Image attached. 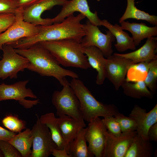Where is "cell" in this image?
<instances>
[{"mask_svg": "<svg viewBox=\"0 0 157 157\" xmlns=\"http://www.w3.org/2000/svg\"><path fill=\"white\" fill-rule=\"evenodd\" d=\"M85 17L81 13L76 16L73 14L59 23L39 25V31L36 35L13 42L11 45L15 49H23L45 41L71 39L81 42L85 35L84 24L81 22Z\"/></svg>", "mask_w": 157, "mask_h": 157, "instance_id": "cell-1", "label": "cell"}, {"mask_svg": "<svg viewBox=\"0 0 157 157\" xmlns=\"http://www.w3.org/2000/svg\"><path fill=\"white\" fill-rule=\"evenodd\" d=\"M17 53L27 58L29 64L27 69L42 76L53 77L63 86L64 78L67 76L78 78L73 71L62 67L55 57L39 43L26 49H14Z\"/></svg>", "mask_w": 157, "mask_h": 157, "instance_id": "cell-2", "label": "cell"}, {"mask_svg": "<svg viewBox=\"0 0 157 157\" xmlns=\"http://www.w3.org/2000/svg\"><path fill=\"white\" fill-rule=\"evenodd\" d=\"M65 67L86 69L91 67L81 42L71 39L39 42Z\"/></svg>", "mask_w": 157, "mask_h": 157, "instance_id": "cell-3", "label": "cell"}, {"mask_svg": "<svg viewBox=\"0 0 157 157\" xmlns=\"http://www.w3.org/2000/svg\"><path fill=\"white\" fill-rule=\"evenodd\" d=\"M69 84L79 101L84 120L89 122L96 117L114 116L119 112L114 104H104L97 100L78 78H72Z\"/></svg>", "mask_w": 157, "mask_h": 157, "instance_id": "cell-4", "label": "cell"}, {"mask_svg": "<svg viewBox=\"0 0 157 157\" xmlns=\"http://www.w3.org/2000/svg\"><path fill=\"white\" fill-rule=\"evenodd\" d=\"M63 86L61 90L54 91L52 95V103L56 109L57 116L67 115L76 119H83L79 101L65 77Z\"/></svg>", "mask_w": 157, "mask_h": 157, "instance_id": "cell-5", "label": "cell"}, {"mask_svg": "<svg viewBox=\"0 0 157 157\" xmlns=\"http://www.w3.org/2000/svg\"><path fill=\"white\" fill-rule=\"evenodd\" d=\"M1 50L3 54L0 60V79H17L18 72L27 68L29 60L17 53L10 44L3 45Z\"/></svg>", "mask_w": 157, "mask_h": 157, "instance_id": "cell-6", "label": "cell"}, {"mask_svg": "<svg viewBox=\"0 0 157 157\" xmlns=\"http://www.w3.org/2000/svg\"><path fill=\"white\" fill-rule=\"evenodd\" d=\"M84 28L85 35L81 42L83 47H96L107 58L112 54V44L115 38L109 31H106V34L103 33L97 26L92 24L88 20L84 24Z\"/></svg>", "mask_w": 157, "mask_h": 157, "instance_id": "cell-7", "label": "cell"}, {"mask_svg": "<svg viewBox=\"0 0 157 157\" xmlns=\"http://www.w3.org/2000/svg\"><path fill=\"white\" fill-rule=\"evenodd\" d=\"M24 10L20 8L15 14L14 23L6 30L0 33V49L3 45L22 39L36 35L39 30L36 26L25 21L23 18Z\"/></svg>", "mask_w": 157, "mask_h": 157, "instance_id": "cell-8", "label": "cell"}, {"mask_svg": "<svg viewBox=\"0 0 157 157\" xmlns=\"http://www.w3.org/2000/svg\"><path fill=\"white\" fill-rule=\"evenodd\" d=\"M29 80L20 81L10 85L4 83L0 84V101L8 100L18 101L24 108H28L40 103L39 100H27L26 97L36 99L37 97L26 85Z\"/></svg>", "mask_w": 157, "mask_h": 157, "instance_id": "cell-9", "label": "cell"}, {"mask_svg": "<svg viewBox=\"0 0 157 157\" xmlns=\"http://www.w3.org/2000/svg\"><path fill=\"white\" fill-rule=\"evenodd\" d=\"M37 119L31 130L33 136L32 149L31 157H48L53 148L57 146L53 141L49 129Z\"/></svg>", "mask_w": 157, "mask_h": 157, "instance_id": "cell-10", "label": "cell"}, {"mask_svg": "<svg viewBox=\"0 0 157 157\" xmlns=\"http://www.w3.org/2000/svg\"><path fill=\"white\" fill-rule=\"evenodd\" d=\"M99 117L91 120L86 128L85 137L88 143V151L96 157H103L104 152L105 135L107 130Z\"/></svg>", "mask_w": 157, "mask_h": 157, "instance_id": "cell-11", "label": "cell"}, {"mask_svg": "<svg viewBox=\"0 0 157 157\" xmlns=\"http://www.w3.org/2000/svg\"><path fill=\"white\" fill-rule=\"evenodd\" d=\"M133 63L131 60L115 53L107 58L105 67L106 78L118 90L125 81V77L130 66Z\"/></svg>", "mask_w": 157, "mask_h": 157, "instance_id": "cell-12", "label": "cell"}, {"mask_svg": "<svg viewBox=\"0 0 157 157\" xmlns=\"http://www.w3.org/2000/svg\"><path fill=\"white\" fill-rule=\"evenodd\" d=\"M137 133L134 131L122 133L120 136H116L106 130L103 157H124Z\"/></svg>", "mask_w": 157, "mask_h": 157, "instance_id": "cell-13", "label": "cell"}, {"mask_svg": "<svg viewBox=\"0 0 157 157\" xmlns=\"http://www.w3.org/2000/svg\"><path fill=\"white\" fill-rule=\"evenodd\" d=\"M59 13L54 18H52L53 23L61 22L67 17L78 12L87 17L91 23L97 26H101V20L98 16L97 12H92L87 0H68L62 6Z\"/></svg>", "mask_w": 157, "mask_h": 157, "instance_id": "cell-14", "label": "cell"}, {"mask_svg": "<svg viewBox=\"0 0 157 157\" xmlns=\"http://www.w3.org/2000/svg\"><path fill=\"white\" fill-rule=\"evenodd\" d=\"M68 0H41L24 10V20L36 26L51 24H53L52 18H42V13L55 6H63Z\"/></svg>", "mask_w": 157, "mask_h": 157, "instance_id": "cell-15", "label": "cell"}, {"mask_svg": "<svg viewBox=\"0 0 157 157\" xmlns=\"http://www.w3.org/2000/svg\"><path fill=\"white\" fill-rule=\"evenodd\" d=\"M129 116L133 119L136 122L137 134L148 140L147 133L149 129L157 123V104L148 112H147L146 109L135 105Z\"/></svg>", "mask_w": 157, "mask_h": 157, "instance_id": "cell-16", "label": "cell"}, {"mask_svg": "<svg viewBox=\"0 0 157 157\" xmlns=\"http://www.w3.org/2000/svg\"><path fill=\"white\" fill-rule=\"evenodd\" d=\"M157 38L151 37L147 38L145 44L138 50L128 53H117L119 56L131 60L133 63L149 62L157 59Z\"/></svg>", "mask_w": 157, "mask_h": 157, "instance_id": "cell-17", "label": "cell"}, {"mask_svg": "<svg viewBox=\"0 0 157 157\" xmlns=\"http://www.w3.org/2000/svg\"><path fill=\"white\" fill-rule=\"evenodd\" d=\"M83 49L91 67L97 72L96 83L98 85L102 84L106 78L105 67L107 59L104 58L101 50L96 47H83Z\"/></svg>", "mask_w": 157, "mask_h": 157, "instance_id": "cell-18", "label": "cell"}, {"mask_svg": "<svg viewBox=\"0 0 157 157\" xmlns=\"http://www.w3.org/2000/svg\"><path fill=\"white\" fill-rule=\"evenodd\" d=\"M100 24L107 28L116 38L117 42L114 46L118 51L122 52L128 49H136L132 38L123 31L121 26L117 24L113 25L106 19L101 20Z\"/></svg>", "mask_w": 157, "mask_h": 157, "instance_id": "cell-19", "label": "cell"}, {"mask_svg": "<svg viewBox=\"0 0 157 157\" xmlns=\"http://www.w3.org/2000/svg\"><path fill=\"white\" fill-rule=\"evenodd\" d=\"M120 23L123 30H127L131 33L136 46H138L144 39L157 35V26L149 27L143 23H130L125 20Z\"/></svg>", "mask_w": 157, "mask_h": 157, "instance_id": "cell-20", "label": "cell"}, {"mask_svg": "<svg viewBox=\"0 0 157 157\" xmlns=\"http://www.w3.org/2000/svg\"><path fill=\"white\" fill-rule=\"evenodd\" d=\"M58 121L63 137L68 145L86 126L83 119H76L67 115L59 117Z\"/></svg>", "mask_w": 157, "mask_h": 157, "instance_id": "cell-21", "label": "cell"}, {"mask_svg": "<svg viewBox=\"0 0 157 157\" xmlns=\"http://www.w3.org/2000/svg\"><path fill=\"white\" fill-rule=\"evenodd\" d=\"M39 119L40 121L49 129L52 138L57 146V149H65L67 151L68 145L62 136L58 118L56 117L53 113H50L42 115Z\"/></svg>", "mask_w": 157, "mask_h": 157, "instance_id": "cell-22", "label": "cell"}, {"mask_svg": "<svg viewBox=\"0 0 157 157\" xmlns=\"http://www.w3.org/2000/svg\"><path fill=\"white\" fill-rule=\"evenodd\" d=\"M154 153L150 141L137 133L124 157H151Z\"/></svg>", "mask_w": 157, "mask_h": 157, "instance_id": "cell-23", "label": "cell"}, {"mask_svg": "<svg viewBox=\"0 0 157 157\" xmlns=\"http://www.w3.org/2000/svg\"><path fill=\"white\" fill-rule=\"evenodd\" d=\"M33 140L31 130L27 128L14 135L8 141L19 152L22 157H31Z\"/></svg>", "mask_w": 157, "mask_h": 157, "instance_id": "cell-24", "label": "cell"}, {"mask_svg": "<svg viewBox=\"0 0 157 157\" xmlns=\"http://www.w3.org/2000/svg\"><path fill=\"white\" fill-rule=\"evenodd\" d=\"M86 128H83L68 144L67 151L71 157H92L94 155L88 150L85 135Z\"/></svg>", "mask_w": 157, "mask_h": 157, "instance_id": "cell-25", "label": "cell"}, {"mask_svg": "<svg viewBox=\"0 0 157 157\" xmlns=\"http://www.w3.org/2000/svg\"><path fill=\"white\" fill-rule=\"evenodd\" d=\"M135 0H127L125 10L119 20V22L129 18L145 20L154 26H157V16L138 9L135 6Z\"/></svg>", "mask_w": 157, "mask_h": 157, "instance_id": "cell-26", "label": "cell"}, {"mask_svg": "<svg viewBox=\"0 0 157 157\" xmlns=\"http://www.w3.org/2000/svg\"><path fill=\"white\" fill-rule=\"evenodd\" d=\"M121 86L125 95L133 98L146 97L152 99L154 97V94L148 89L143 81L134 83L125 81Z\"/></svg>", "mask_w": 157, "mask_h": 157, "instance_id": "cell-27", "label": "cell"}, {"mask_svg": "<svg viewBox=\"0 0 157 157\" xmlns=\"http://www.w3.org/2000/svg\"><path fill=\"white\" fill-rule=\"evenodd\" d=\"M149 62H141L132 64L128 70L125 81L133 82L144 81L149 69Z\"/></svg>", "mask_w": 157, "mask_h": 157, "instance_id": "cell-28", "label": "cell"}, {"mask_svg": "<svg viewBox=\"0 0 157 157\" xmlns=\"http://www.w3.org/2000/svg\"><path fill=\"white\" fill-rule=\"evenodd\" d=\"M144 81L151 92L155 94L157 88V59L149 62V69Z\"/></svg>", "mask_w": 157, "mask_h": 157, "instance_id": "cell-29", "label": "cell"}, {"mask_svg": "<svg viewBox=\"0 0 157 157\" xmlns=\"http://www.w3.org/2000/svg\"><path fill=\"white\" fill-rule=\"evenodd\" d=\"M3 125L8 130L15 133H19L26 128L24 121L18 117L12 115H6L2 120Z\"/></svg>", "mask_w": 157, "mask_h": 157, "instance_id": "cell-30", "label": "cell"}, {"mask_svg": "<svg viewBox=\"0 0 157 157\" xmlns=\"http://www.w3.org/2000/svg\"><path fill=\"white\" fill-rule=\"evenodd\" d=\"M114 116L119 124L122 133L136 131V122L132 118L126 116L119 112Z\"/></svg>", "mask_w": 157, "mask_h": 157, "instance_id": "cell-31", "label": "cell"}, {"mask_svg": "<svg viewBox=\"0 0 157 157\" xmlns=\"http://www.w3.org/2000/svg\"><path fill=\"white\" fill-rule=\"evenodd\" d=\"M102 120L108 132L116 136L122 134L119 124L114 116L104 117Z\"/></svg>", "mask_w": 157, "mask_h": 157, "instance_id": "cell-32", "label": "cell"}, {"mask_svg": "<svg viewBox=\"0 0 157 157\" xmlns=\"http://www.w3.org/2000/svg\"><path fill=\"white\" fill-rule=\"evenodd\" d=\"M20 8L18 1L0 0V14H15Z\"/></svg>", "mask_w": 157, "mask_h": 157, "instance_id": "cell-33", "label": "cell"}, {"mask_svg": "<svg viewBox=\"0 0 157 157\" xmlns=\"http://www.w3.org/2000/svg\"><path fill=\"white\" fill-rule=\"evenodd\" d=\"M0 149L5 157H22L19 152L8 141L0 140Z\"/></svg>", "mask_w": 157, "mask_h": 157, "instance_id": "cell-34", "label": "cell"}, {"mask_svg": "<svg viewBox=\"0 0 157 157\" xmlns=\"http://www.w3.org/2000/svg\"><path fill=\"white\" fill-rule=\"evenodd\" d=\"M14 14H0V33L6 30L15 22Z\"/></svg>", "mask_w": 157, "mask_h": 157, "instance_id": "cell-35", "label": "cell"}, {"mask_svg": "<svg viewBox=\"0 0 157 157\" xmlns=\"http://www.w3.org/2000/svg\"><path fill=\"white\" fill-rule=\"evenodd\" d=\"M16 133L0 126V140L8 141Z\"/></svg>", "mask_w": 157, "mask_h": 157, "instance_id": "cell-36", "label": "cell"}, {"mask_svg": "<svg viewBox=\"0 0 157 157\" xmlns=\"http://www.w3.org/2000/svg\"><path fill=\"white\" fill-rule=\"evenodd\" d=\"M147 137L150 141H157V123L149 128L147 133Z\"/></svg>", "mask_w": 157, "mask_h": 157, "instance_id": "cell-37", "label": "cell"}, {"mask_svg": "<svg viewBox=\"0 0 157 157\" xmlns=\"http://www.w3.org/2000/svg\"><path fill=\"white\" fill-rule=\"evenodd\" d=\"M51 154L55 157H71L68 154L65 149H59L53 148L51 151Z\"/></svg>", "mask_w": 157, "mask_h": 157, "instance_id": "cell-38", "label": "cell"}, {"mask_svg": "<svg viewBox=\"0 0 157 157\" xmlns=\"http://www.w3.org/2000/svg\"><path fill=\"white\" fill-rule=\"evenodd\" d=\"M41 0H19V6L23 10Z\"/></svg>", "mask_w": 157, "mask_h": 157, "instance_id": "cell-39", "label": "cell"}, {"mask_svg": "<svg viewBox=\"0 0 157 157\" xmlns=\"http://www.w3.org/2000/svg\"><path fill=\"white\" fill-rule=\"evenodd\" d=\"M4 157L3 155V154L0 149V157Z\"/></svg>", "mask_w": 157, "mask_h": 157, "instance_id": "cell-40", "label": "cell"}, {"mask_svg": "<svg viewBox=\"0 0 157 157\" xmlns=\"http://www.w3.org/2000/svg\"><path fill=\"white\" fill-rule=\"evenodd\" d=\"M15 0L18 1L19 0Z\"/></svg>", "mask_w": 157, "mask_h": 157, "instance_id": "cell-41", "label": "cell"}, {"mask_svg": "<svg viewBox=\"0 0 157 157\" xmlns=\"http://www.w3.org/2000/svg\"><path fill=\"white\" fill-rule=\"evenodd\" d=\"M1 58V57L0 56V58Z\"/></svg>", "mask_w": 157, "mask_h": 157, "instance_id": "cell-42", "label": "cell"}, {"mask_svg": "<svg viewBox=\"0 0 157 157\" xmlns=\"http://www.w3.org/2000/svg\"><path fill=\"white\" fill-rule=\"evenodd\" d=\"M100 0H97V1H99Z\"/></svg>", "mask_w": 157, "mask_h": 157, "instance_id": "cell-43", "label": "cell"}]
</instances>
